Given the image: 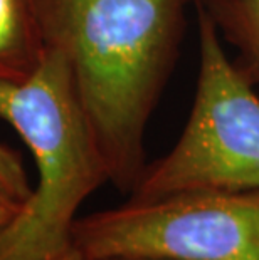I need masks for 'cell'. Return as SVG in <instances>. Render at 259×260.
I'll return each instance as SVG.
<instances>
[{
	"label": "cell",
	"mask_w": 259,
	"mask_h": 260,
	"mask_svg": "<svg viewBox=\"0 0 259 260\" xmlns=\"http://www.w3.org/2000/svg\"><path fill=\"white\" fill-rule=\"evenodd\" d=\"M194 0H37L46 47L68 62L109 181L131 193L145 131Z\"/></svg>",
	"instance_id": "1"
},
{
	"label": "cell",
	"mask_w": 259,
	"mask_h": 260,
	"mask_svg": "<svg viewBox=\"0 0 259 260\" xmlns=\"http://www.w3.org/2000/svg\"><path fill=\"white\" fill-rule=\"evenodd\" d=\"M0 119L31 149L37 170L20 217L0 235V260H51L71 247L78 210L109 181L63 54L46 47L19 81H0Z\"/></svg>",
	"instance_id": "2"
},
{
	"label": "cell",
	"mask_w": 259,
	"mask_h": 260,
	"mask_svg": "<svg viewBox=\"0 0 259 260\" xmlns=\"http://www.w3.org/2000/svg\"><path fill=\"white\" fill-rule=\"evenodd\" d=\"M195 12L199 73L189 118L172 149L147 165L130 200L206 188L259 190V96L212 20Z\"/></svg>",
	"instance_id": "3"
},
{
	"label": "cell",
	"mask_w": 259,
	"mask_h": 260,
	"mask_svg": "<svg viewBox=\"0 0 259 260\" xmlns=\"http://www.w3.org/2000/svg\"><path fill=\"white\" fill-rule=\"evenodd\" d=\"M71 243L88 260H259V190L128 200L76 218Z\"/></svg>",
	"instance_id": "4"
},
{
	"label": "cell",
	"mask_w": 259,
	"mask_h": 260,
	"mask_svg": "<svg viewBox=\"0 0 259 260\" xmlns=\"http://www.w3.org/2000/svg\"><path fill=\"white\" fill-rule=\"evenodd\" d=\"M46 54L37 0H0V81H19Z\"/></svg>",
	"instance_id": "5"
},
{
	"label": "cell",
	"mask_w": 259,
	"mask_h": 260,
	"mask_svg": "<svg viewBox=\"0 0 259 260\" xmlns=\"http://www.w3.org/2000/svg\"><path fill=\"white\" fill-rule=\"evenodd\" d=\"M194 7L200 9L224 42L238 51L241 71L259 82V0H194Z\"/></svg>",
	"instance_id": "6"
},
{
	"label": "cell",
	"mask_w": 259,
	"mask_h": 260,
	"mask_svg": "<svg viewBox=\"0 0 259 260\" xmlns=\"http://www.w3.org/2000/svg\"><path fill=\"white\" fill-rule=\"evenodd\" d=\"M32 193V185L25 173L19 151L0 143V195L25 203Z\"/></svg>",
	"instance_id": "7"
},
{
	"label": "cell",
	"mask_w": 259,
	"mask_h": 260,
	"mask_svg": "<svg viewBox=\"0 0 259 260\" xmlns=\"http://www.w3.org/2000/svg\"><path fill=\"white\" fill-rule=\"evenodd\" d=\"M24 205L25 203L10 200V198L0 195V235L20 217Z\"/></svg>",
	"instance_id": "8"
},
{
	"label": "cell",
	"mask_w": 259,
	"mask_h": 260,
	"mask_svg": "<svg viewBox=\"0 0 259 260\" xmlns=\"http://www.w3.org/2000/svg\"><path fill=\"white\" fill-rule=\"evenodd\" d=\"M51 260H88V258L82 255V253L73 245V243H71V247H68L64 252H61L59 255H56Z\"/></svg>",
	"instance_id": "9"
},
{
	"label": "cell",
	"mask_w": 259,
	"mask_h": 260,
	"mask_svg": "<svg viewBox=\"0 0 259 260\" xmlns=\"http://www.w3.org/2000/svg\"><path fill=\"white\" fill-rule=\"evenodd\" d=\"M114 260H145V258H114Z\"/></svg>",
	"instance_id": "10"
}]
</instances>
